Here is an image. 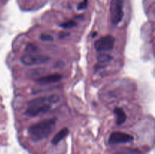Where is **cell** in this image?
<instances>
[{
  "label": "cell",
  "mask_w": 155,
  "mask_h": 154,
  "mask_svg": "<svg viewBox=\"0 0 155 154\" xmlns=\"http://www.w3.org/2000/svg\"><path fill=\"white\" fill-rule=\"evenodd\" d=\"M56 118H50L37 122L28 128L27 134L33 142H39L48 138L55 128Z\"/></svg>",
  "instance_id": "cell-1"
},
{
  "label": "cell",
  "mask_w": 155,
  "mask_h": 154,
  "mask_svg": "<svg viewBox=\"0 0 155 154\" xmlns=\"http://www.w3.org/2000/svg\"><path fill=\"white\" fill-rule=\"evenodd\" d=\"M124 0H111L110 2V15L111 22L114 25H117L124 18Z\"/></svg>",
  "instance_id": "cell-2"
},
{
  "label": "cell",
  "mask_w": 155,
  "mask_h": 154,
  "mask_svg": "<svg viewBox=\"0 0 155 154\" xmlns=\"http://www.w3.org/2000/svg\"><path fill=\"white\" fill-rule=\"evenodd\" d=\"M50 59V57L45 54H27L21 57V61L26 66H33L48 63Z\"/></svg>",
  "instance_id": "cell-3"
},
{
  "label": "cell",
  "mask_w": 155,
  "mask_h": 154,
  "mask_svg": "<svg viewBox=\"0 0 155 154\" xmlns=\"http://www.w3.org/2000/svg\"><path fill=\"white\" fill-rule=\"evenodd\" d=\"M134 137L130 134L122 131H114L110 134L108 139V143L111 145L127 143L133 141Z\"/></svg>",
  "instance_id": "cell-4"
},
{
  "label": "cell",
  "mask_w": 155,
  "mask_h": 154,
  "mask_svg": "<svg viewBox=\"0 0 155 154\" xmlns=\"http://www.w3.org/2000/svg\"><path fill=\"white\" fill-rule=\"evenodd\" d=\"M60 100L58 95H51L49 96L38 97L27 102V106H52Z\"/></svg>",
  "instance_id": "cell-5"
},
{
  "label": "cell",
  "mask_w": 155,
  "mask_h": 154,
  "mask_svg": "<svg viewBox=\"0 0 155 154\" xmlns=\"http://www.w3.org/2000/svg\"><path fill=\"white\" fill-rule=\"evenodd\" d=\"M114 42V37L108 35V36H104V37H101L98 39L94 44V46L98 51H110V50L113 49Z\"/></svg>",
  "instance_id": "cell-6"
},
{
  "label": "cell",
  "mask_w": 155,
  "mask_h": 154,
  "mask_svg": "<svg viewBox=\"0 0 155 154\" xmlns=\"http://www.w3.org/2000/svg\"><path fill=\"white\" fill-rule=\"evenodd\" d=\"M51 108V106H28L24 114L29 117H34L39 114L46 113Z\"/></svg>",
  "instance_id": "cell-7"
},
{
  "label": "cell",
  "mask_w": 155,
  "mask_h": 154,
  "mask_svg": "<svg viewBox=\"0 0 155 154\" xmlns=\"http://www.w3.org/2000/svg\"><path fill=\"white\" fill-rule=\"evenodd\" d=\"M62 78H63V75H61V74H51V75H45V76L39 77V79H36V82L41 85H47L58 82L61 81Z\"/></svg>",
  "instance_id": "cell-8"
},
{
  "label": "cell",
  "mask_w": 155,
  "mask_h": 154,
  "mask_svg": "<svg viewBox=\"0 0 155 154\" xmlns=\"http://www.w3.org/2000/svg\"><path fill=\"white\" fill-rule=\"evenodd\" d=\"M69 134V129L68 128H64L61 130L59 132H58L54 137L51 140V143L53 145H57L60 141H61L64 137H67V135Z\"/></svg>",
  "instance_id": "cell-9"
},
{
  "label": "cell",
  "mask_w": 155,
  "mask_h": 154,
  "mask_svg": "<svg viewBox=\"0 0 155 154\" xmlns=\"http://www.w3.org/2000/svg\"><path fill=\"white\" fill-rule=\"evenodd\" d=\"M114 112L115 115L117 116V125H121L122 124H124L125 122L126 119H127V115H126L124 110L122 108H120V107H116L114 110Z\"/></svg>",
  "instance_id": "cell-10"
},
{
  "label": "cell",
  "mask_w": 155,
  "mask_h": 154,
  "mask_svg": "<svg viewBox=\"0 0 155 154\" xmlns=\"http://www.w3.org/2000/svg\"><path fill=\"white\" fill-rule=\"evenodd\" d=\"M98 61L99 63H108V62L111 61L113 57L110 55L107 54H100L98 56Z\"/></svg>",
  "instance_id": "cell-11"
},
{
  "label": "cell",
  "mask_w": 155,
  "mask_h": 154,
  "mask_svg": "<svg viewBox=\"0 0 155 154\" xmlns=\"http://www.w3.org/2000/svg\"><path fill=\"white\" fill-rule=\"evenodd\" d=\"M77 24L74 21H68L67 22L62 23L61 24H60V27L64 29H71L77 27Z\"/></svg>",
  "instance_id": "cell-12"
},
{
  "label": "cell",
  "mask_w": 155,
  "mask_h": 154,
  "mask_svg": "<svg viewBox=\"0 0 155 154\" xmlns=\"http://www.w3.org/2000/svg\"><path fill=\"white\" fill-rule=\"evenodd\" d=\"M39 39H40V40L42 41V42H51V41H53L54 38H53L52 36H51V35L49 34L42 33L40 36V37H39Z\"/></svg>",
  "instance_id": "cell-13"
},
{
  "label": "cell",
  "mask_w": 155,
  "mask_h": 154,
  "mask_svg": "<svg viewBox=\"0 0 155 154\" xmlns=\"http://www.w3.org/2000/svg\"><path fill=\"white\" fill-rule=\"evenodd\" d=\"M36 50H37V47L36 45H34L33 44L29 43L27 45L25 51L28 53H34Z\"/></svg>",
  "instance_id": "cell-14"
},
{
  "label": "cell",
  "mask_w": 155,
  "mask_h": 154,
  "mask_svg": "<svg viewBox=\"0 0 155 154\" xmlns=\"http://www.w3.org/2000/svg\"><path fill=\"white\" fill-rule=\"evenodd\" d=\"M88 5H89L88 0H83V2H81L78 5L77 9H78V10H84V9H86V8L88 7Z\"/></svg>",
  "instance_id": "cell-15"
},
{
  "label": "cell",
  "mask_w": 155,
  "mask_h": 154,
  "mask_svg": "<svg viewBox=\"0 0 155 154\" xmlns=\"http://www.w3.org/2000/svg\"><path fill=\"white\" fill-rule=\"evenodd\" d=\"M115 154H125V153H124V152H117V153H115Z\"/></svg>",
  "instance_id": "cell-16"
}]
</instances>
